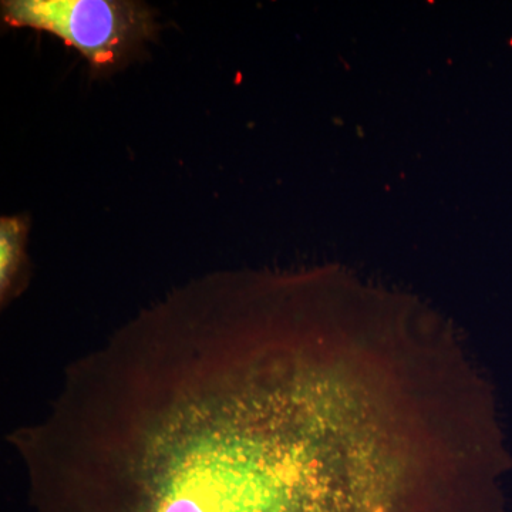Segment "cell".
I'll use <instances>...</instances> for the list:
<instances>
[{
    "label": "cell",
    "mask_w": 512,
    "mask_h": 512,
    "mask_svg": "<svg viewBox=\"0 0 512 512\" xmlns=\"http://www.w3.org/2000/svg\"><path fill=\"white\" fill-rule=\"evenodd\" d=\"M2 19L59 37L97 73L128 62L157 30L153 9L133 0H5Z\"/></svg>",
    "instance_id": "obj_1"
},
{
    "label": "cell",
    "mask_w": 512,
    "mask_h": 512,
    "mask_svg": "<svg viewBox=\"0 0 512 512\" xmlns=\"http://www.w3.org/2000/svg\"><path fill=\"white\" fill-rule=\"evenodd\" d=\"M29 227V220L23 215L0 220V301L3 305L19 292L25 278Z\"/></svg>",
    "instance_id": "obj_2"
}]
</instances>
